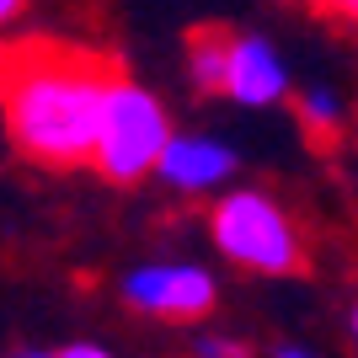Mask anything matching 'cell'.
<instances>
[{
  "instance_id": "6da1fadb",
  "label": "cell",
  "mask_w": 358,
  "mask_h": 358,
  "mask_svg": "<svg viewBox=\"0 0 358 358\" xmlns=\"http://www.w3.org/2000/svg\"><path fill=\"white\" fill-rule=\"evenodd\" d=\"M118 64L59 38L0 48V113L11 145L38 166H86Z\"/></svg>"
},
{
  "instance_id": "7a4b0ae2",
  "label": "cell",
  "mask_w": 358,
  "mask_h": 358,
  "mask_svg": "<svg viewBox=\"0 0 358 358\" xmlns=\"http://www.w3.org/2000/svg\"><path fill=\"white\" fill-rule=\"evenodd\" d=\"M166 139H171V129H166L161 102H155L150 91H139L134 80L118 75L113 91H107V102H102L91 166H96L102 177H113V182H139L150 166H155V155H161Z\"/></svg>"
},
{
  "instance_id": "3957f363",
  "label": "cell",
  "mask_w": 358,
  "mask_h": 358,
  "mask_svg": "<svg viewBox=\"0 0 358 358\" xmlns=\"http://www.w3.org/2000/svg\"><path fill=\"white\" fill-rule=\"evenodd\" d=\"M214 241H220L224 257H236L246 268H262V273H294L299 268L294 224L284 220L278 203H268L257 193H230L214 209Z\"/></svg>"
},
{
  "instance_id": "277c9868",
  "label": "cell",
  "mask_w": 358,
  "mask_h": 358,
  "mask_svg": "<svg viewBox=\"0 0 358 358\" xmlns=\"http://www.w3.org/2000/svg\"><path fill=\"white\" fill-rule=\"evenodd\" d=\"M123 294L145 305V310H161V315H203L214 305V284L209 273L198 268H145V273H129Z\"/></svg>"
},
{
  "instance_id": "5b68a950",
  "label": "cell",
  "mask_w": 358,
  "mask_h": 358,
  "mask_svg": "<svg viewBox=\"0 0 358 358\" xmlns=\"http://www.w3.org/2000/svg\"><path fill=\"white\" fill-rule=\"evenodd\" d=\"M236 102L262 107L284 96V64L262 38H230V59H224V86Z\"/></svg>"
},
{
  "instance_id": "8992f818",
  "label": "cell",
  "mask_w": 358,
  "mask_h": 358,
  "mask_svg": "<svg viewBox=\"0 0 358 358\" xmlns=\"http://www.w3.org/2000/svg\"><path fill=\"white\" fill-rule=\"evenodd\" d=\"M155 166L166 171V182H177V187H214L220 177H230V166L236 155L214 139H166Z\"/></svg>"
},
{
  "instance_id": "52a82bcc",
  "label": "cell",
  "mask_w": 358,
  "mask_h": 358,
  "mask_svg": "<svg viewBox=\"0 0 358 358\" xmlns=\"http://www.w3.org/2000/svg\"><path fill=\"white\" fill-rule=\"evenodd\" d=\"M224 59H230V32L224 27H193L187 32V70L198 91L224 86Z\"/></svg>"
},
{
  "instance_id": "ba28073f",
  "label": "cell",
  "mask_w": 358,
  "mask_h": 358,
  "mask_svg": "<svg viewBox=\"0 0 358 358\" xmlns=\"http://www.w3.org/2000/svg\"><path fill=\"white\" fill-rule=\"evenodd\" d=\"M299 118L310 123V129H321V134H331V129H337V102H331L327 91H310V96L299 102Z\"/></svg>"
},
{
  "instance_id": "9c48e42d",
  "label": "cell",
  "mask_w": 358,
  "mask_h": 358,
  "mask_svg": "<svg viewBox=\"0 0 358 358\" xmlns=\"http://www.w3.org/2000/svg\"><path fill=\"white\" fill-rule=\"evenodd\" d=\"M203 353H209V358H246L236 343H220V337H209V343H203Z\"/></svg>"
},
{
  "instance_id": "30bf717a",
  "label": "cell",
  "mask_w": 358,
  "mask_h": 358,
  "mask_svg": "<svg viewBox=\"0 0 358 358\" xmlns=\"http://www.w3.org/2000/svg\"><path fill=\"white\" fill-rule=\"evenodd\" d=\"M59 358H107V353H102V348H86V343H80V348H64Z\"/></svg>"
},
{
  "instance_id": "8fae6325",
  "label": "cell",
  "mask_w": 358,
  "mask_h": 358,
  "mask_svg": "<svg viewBox=\"0 0 358 358\" xmlns=\"http://www.w3.org/2000/svg\"><path fill=\"white\" fill-rule=\"evenodd\" d=\"M22 6H27V0H0V22H11V16L22 11Z\"/></svg>"
},
{
  "instance_id": "7c38bea8",
  "label": "cell",
  "mask_w": 358,
  "mask_h": 358,
  "mask_svg": "<svg viewBox=\"0 0 358 358\" xmlns=\"http://www.w3.org/2000/svg\"><path fill=\"white\" fill-rule=\"evenodd\" d=\"M321 6H327V11H353L358 16V0H321Z\"/></svg>"
},
{
  "instance_id": "4fadbf2b",
  "label": "cell",
  "mask_w": 358,
  "mask_h": 358,
  "mask_svg": "<svg viewBox=\"0 0 358 358\" xmlns=\"http://www.w3.org/2000/svg\"><path fill=\"white\" fill-rule=\"evenodd\" d=\"M278 358H305V353H294V348H289V353H278Z\"/></svg>"
},
{
  "instance_id": "5bb4252c",
  "label": "cell",
  "mask_w": 358,
  "mask_h": 358,
  "mask_svg": "<svg viewBox=\"0 0 358 358\" xmlns=\"http://www.w3.org/2000/svg\"><path fill=\"white\" fill-rule=\"evenodd\" d=\"M27 358H38V353H27Z\"/></svg>"
}]
</instances>
